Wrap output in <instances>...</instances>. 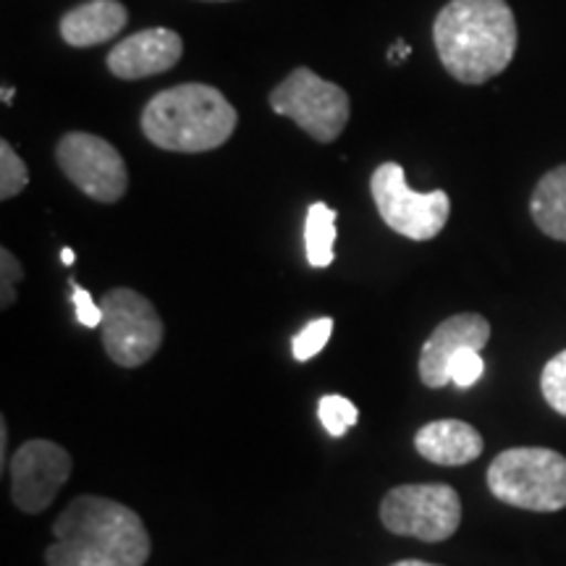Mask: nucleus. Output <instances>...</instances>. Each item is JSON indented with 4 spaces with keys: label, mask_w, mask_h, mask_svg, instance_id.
<instances>
[{
    "label": "nucleus",
    "mask_w": 566,
    "mask_h": 566,
    "mask_svg": "<svg viewBox=\"0 0 566 566\" xmlns=\"http://www.w3.org/2000/svg\"><path fill=\"white\" fill-rule=\"evenodd\" d=\"M317 415H321L323 428L334 438L346 436V430L354 428L359 420L357 407H354L346 396H338V394L323 396L321 405H317Z\"/></svg>",
    "instance_id": "f3484780"
},
{
    "label": "nucleus",
    "mask_w": 566,
    "mask_h": 566,
    "mask_svg": "<svg viewBox=\"0 0 566 566\" xmlns=\"http://www.w3.org/2000/svg\"><path fill=\"white\" fill-rule=\"evenodd\" d=\"M541 391L548 407L566 417V349L551 357L541 373Z\"/></svg>",
    "instance_id": "6ab92c4d"
},
{
    "label": "nucleus",
    "mask_w": 566,
    "mask_h": 566,
    "mask_svg": "<svg viewBox=\"0 0 566 566\" xmlns=\"http://www.w3.org/2000/svg\"><path fill=\"white\" fill-rule=\"evenodd\" d=\"M153 541L129 506L103 495H80L53 522L48 566H145Z\"/></svg>",
    "instance_id": "f257e3e1"
},
{
    "label": "nucleus",
    "mask_w": 566,
    "mask_h": 566,
    "mask_svg": "<svg viewBox=\"0 0 566 566\" xmlns=\"http://www.w3.org/2000/svg\"><path fill=\"white\" fill-rule=\"evenodd\" d=\"M443 69L462 84H485L514 61L516 19L506 0H449L433 24Z\"/></svg>",
    "instance_id": "f03ea898"
},
{
    "label": "nucleus",
    "mask_w": 566,
    "mask_h": 566,
    "mask_svg": "<svg viewBox=\"0 0 566 566\" xmlns=\"http://www.w3.org/2000/svg\"><path fill=\"white\" fill-rule=\"evenodd\" d=\"M485 373V363L480 357L478 349H464L459 352L451 363V384L457 388H472L483 378Z\"/></svg>",
    "instance_id": "412c9836"
},
{
    "label": "nucleus",
    "mask_w": 566,
    "mask_h": 566,
    "mask_svg": "<svg viewBox=\"0 0 566 566\" xmlns=\"http://www.w3.org/2000/svg\"><path fill=\"white\" fill-rule=\"evenodd\" d=\"M30 184V168L9 142H0V200H11Z\"/></svg>",
    "instance_id": "a211bd4d"
},
{
    "label": "nucleus",
    "mask_w": 566,
    "mask_h": 566,
    "mask_svg": "<svg viewBox=\"0 0 566 566\" xmlns=\"http://www.w3.org/2000/svg\"><path fill=\"white\" fill-rule=\"evenodd\" d=\"M103 346L122 367H142L158 354L166 336L155 304L134 289H111L101 300Z\"/></svg>",
    "instance_id": "0eeeda50"
},
{
    "label": "nucleus",
    "mask_w": 566,
    "mask_h": 566,
    "mask_svg": "<svg viewBox=\"0 0 566 566\" xmlns=\"http://www.w3.org/2000/svg\"><path fill=\"white\" fill-rule=\"evenodd\" d=\"M391 566H438V564H428V562H420V558H405V562H396Z\"/></svg>",
    "instance_id": "bb28decb"
},
{
    "label": "nucleus",
    "mask_w": 566,
    "mask_h": 566,
    "mask_svg": "<svg viewBox=\"0 0 566 566\" xmlns=\"http://www.w3.org/2000/svg\"><path fill=\"white\" fill-rule=\"evenodd\" d=\"M126 21H129V11L118 0H87L63 13L59 32L71 48H92L116 38Z\"/></svg>",
    "instance_id": "4468645a"
},
{
    "label": "nucleus",
    "mask_w": 566,
    "mask_h": 566,
    "mask_svg": "<svg viewBox=\"0 0 566 566\" xmlns=\"http://www.w3.org/2000/svg\"><path fill=\"white\" fill-rule=\"evenodd\" d=\"M24 279V268L11 250H0V307L9 310L17 302V283Z\"/></svg>",
    "instance_id": "4be33fe9"
},
{
    "label": "nucleus",
    "mask_w": 566,
    "mask_h": 566,
    "mask_svg": "<svg viewBox=\"0 0 566 566\" xmlns=\"http://www.w3.org/2000/svg\"><path fill=\"white\" fill-rule=\"evenodd\" d=\"M184 55V40L166 27H153L126 38L108 55V69L118 80L134 82L145 76L166 74Z\"/></svg>",
    "instance_id": "f8f14e48"
},
{
    "label": "nucleus",
    "mask_w": 566,
    "mask_h": 566,
    "mask_svg": "<svg viewBox=\"0 0 566 566\" xmlns=\"http://www.w3.org/2000/svg\"><path fill=\"white\" fill-rule=\"evenodd\" d=\"M336 210L325 202L310 205L304 218V254L313 268H328L334 263L336 252Z\"/></svg>",
    "instance_id": "dca6fc26"
},
{
    "label": "nucleus",
    "mask_w": 566,
    "mask_h": 566,
    "mask_svg": "<svg viewBox=\"0 0 566 566\" xmlns=\"http://www.w3.org/2000/svg\"><path fill=\"white\" fill-rule=\"evenodd\" d=\"M271 108L279 116L292 118L302 132L315 142L338 139L349 124V95L338 84L317 76L313 69H294L279 87L271 92Z\"/></svg>",
    "instance_id": "423d86ee"
},
{
    "label": "nucleus",
    "mask_w": 566,
    "mask_h": 566,
    "mask_svg": "<svg viewBox=\"0 0 566 566\" xmlns=\"http://www.w3.org/2000/svg\"><path fill=\"white\" fill-rule=\"evenodd\" d=\"M13 95H17V90H9V87H3V103L6 105H11V101H13Z\"/></svg>",
    "instance_id": "cd10ccee"
},
{
    "label": "nucleus",
    "mask_w": 566,
    "mask_h": 566,
    "mask_svg": "<svg viewBox=\"0 0 566 566\" xmlns=\"http://www.w3.org/2000/svg\"><path fill=\"white\" fill-rule=\"evenodd\" d=\"M331 334H334V321H331V317H317V321L304 325L292 342L294 359L307 363V359L317 357V354L325 349V344L331 342Z\"/></svg>",
    "instance_id": "aec40b11"
},
{
    "label": "nucleus",
    "mask_w": 566,
    "mask_h": 566,
    "mask_svg": "<svg viewBox=\"0 0 566 566\" xmlns=\"http://www.w3.org/2000/svg\"><path fill=\"white\" fill-rule=\"evenodd\" d=\"M530 216L546 237L566 242V166H556L537 181L530 197Z\"/></svg>",
    "instance_id": "2eb2a0df"
},
{
    "label": "nucleus",
    "mask_w": 566,
    "mask_h": 566,
    "mask_svg": "<svg viewBox=\"0 0 566 566\" xmlns=\"http://www.w3.org/2000/svg\"><path fill=\"white\" fill-rule=\"evenodd\" d=\"M71 302H74V313L76 321H80L84 328H97L103 323V310L101 304H95L92 294L87 289L80 286L76 281H71Z\"/></svg>",
    "instance_id": "5701e85b"
},
{
    "label": "nucleus",
    "mask_w": 566,
    "mask_h": 566,
    "mask_svg": "<svg viewBox=\"0 0 566 566\" xmlns=\"http://www.w3.org/2000/svg\"><path fill=\"white\" fill-rule=\"evenodd\" d=\"M370 192L380 218L388 229L412 239V242H430L443 231L449 221L451 200L443 189L436 192H415L405 179V168L399 163H384L375 168L370 179Z\"/></svg>",
    "instance_id": "6e6552de"
},
{
    "label": "nucleus",
    "mask_w": 566,
    "mask_h": 566,
    "mask_svg": "<svg viewBox=\"0 0 566 566\" xmlns=\"http://www.w3.org/2000/svg\"><path fill=\"white\" fill-rule=\"evenodd\" d=\"M55 160L66 179L95 202L113 205L129 189V171L122 153L95 134L71 132L61 137Z\"/></svg>",
    "instance_id": "1a4fd4ad"
},
{
    "label": "nucleus",
    "mask_w": 566,
    "mask_h": 566,
    "mask_svg": "<svg viewBox=\"0 0 566 566\" xmlns=\"http://www.w3.org/2000/svg\"><path fill=\"white\" fill-rule=\"evenodd\" d=\"M61 263L63 265H74L76 263V252L69 250V247H63V250H61Z\"/></svg>",
    "instance_id": "a878e982"
},
{
    "label": "nucleus",
    "mask_w": 566,
    "mask_h": 566,
    "mask_svg": "<svg viewBox=\"0 0 566 566\" xmlns=\"http://www.w3.org/2000/svg\"><path fill=\"white\" fill-rule=\"evenodd\" d=\"M409 53H412V48H409L407 45V42H396V45L391 48V51H388V61H391V63H399L401 59H407V55Z\"/></svg>",
    "instance_id": "b1692460"
},
{
    "label": "nucleus",
    "mask_w": 566,
    "mask_h": 566,
    "mask_svg": "<svg viewBox=\"0 0 566 566\" xmlns=\"http://www.w3.org/2000/svg\"><path fill=\"white\" fill-rule=\"evenodd\" d=\"M208 3H226V0H208Z\"/></svg>",
    "instance_id": "c85d7f7f"
},
{
    "label": "nucleus",
    "mask_w": 566,
    "mask_h": 566,
    "mask_svg": "<svg viewBox=\"0 0 566 566\" xmlns=\"http://www.w3.org/2000/svg\"><path fill=\"white\" fill-rule=\"evenodd\" d=\"M74 459L63 446L34 438L11 457V499L19 512L40 514L69 483Z\"/></svg>",
    "instance_id": "9d476101"
},
{
    "label": "nucleus",
    "mask_w": 566,
    "mask_h": 566,
    "mask_svg": "<svg viewBox=\"0 0 566 566\" xmlns=\"http://www.w3.org/2000/svg\"><path fill=\"white\" fill-rule=\"evenodd\" d=\"M488 488L501 504L527 512L566 509V457L541 446L501 451L488 467Z\"/></svg>",
    "instance_id": "20e7f679"
},
{
    "label": "nucleus",
    "mask_w": 566,
    "mask_h": 566,
    "mask_svg": "<svg viewBox=\"0 0 566 566\" xmlns=\"http://www.w3.org/2000/svg\"><path fill=\"white\" fill-rule=\"evenodd\" d=\"M491 342V323L478 313H459L446 317L430 334L420 354V378L428 388H443L451 384V363L459 352H483Z\"/></svg>",
    "instance_id": "9b49d317"
},
{
    "label": "nucleus",
    "mask_w": 566,
    "mask_h": 566,
    "mask_svg": "<svg viewBox=\"0 0 566 566\" xmlns=\"http://www.w3.org/2000/svg\"><path fill=\"white\" fill-rule=\"evenodd\" d=\"M237 108L210 84H179L158 92L142 111V134L168 153H210L237 129Z\"/></svg>",
    "instance_id": "7ed1b4c3"
},
{
    "label": "nucleus",
    "mask_w": 566,
    "mask_h": 566,
    "mask_svg": "<svg viewBox=\"0 0 566 566\" xmlns=\"http://www.w3.org/2000/svg\"><path fill=\"white\" fill-rule=\"evenodd\" d=\"M6 449H9V424H6V420H3L0 422V467H6V462H9Z\"/></svg>",
    "instance_id": "393cba45"
},
{
    "label": "nucleus",
    "mask_w": 566,
    "mask_h": 566,
    "mask_svg": "<svg viewBox=\"0 0 566 566\" xmlns=\"http://www.w3.org/2000/svg\"><path fill=\"white\" fill-rule=\"evenodd\" d=\"M380 520L394 535L443 543L462 525V499L454 488L443 483L399 485L386 493Z\"/></svg>",
    "instance_id": "39448f33"
},
{
    "label": "nucleus",
    "mask_w": 566,
    "mask_h": 566,
    "mask_svg": "<svg viewBox=\"0 0 566 566\" xmlns=\"http://www.w3.org/2000/svg\"><path fill=\"white\" fill-rule=\"evenodd\" d=\"M415 449L417 454L433 464L443 467H462L475 462L483 454L485 441L464 420H436L422 424L415 433Z\"/></svg>",
    "instance_id": "ddd939ff"
}]
</instances>
